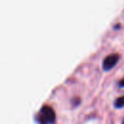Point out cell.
<instances>
[{"label":"cell","instance_id":"6da1fadb","mask_svg":"<svg viewBox=\"0 0 124 124\" xmlns=\"http://www.w3.org/2000/svg\"><path fill=\"white\" fill-rule=\"evenodd\" d=\"M35 119L38 124H53L55 122L56 116L54 110L49 106H43L38 114H36Z\"/></svg>","mask_w":124,"mask_h":124},{"label":"cell","instance_id":"7a4b0ae2","mask_svg":"<svg viewBox=\"0 0 124 124\" xmlns=\"http://www.w3.org/2000/svg\"><path fill=\"white\" fill-rule=\"evenodd\" d=\"M120 59V56L118 53H110L108 55H107L104 60H103V63H102V68L104 71L108 72V71H110L119 61Z\"/></svg>","mask_w":124,"mask_h":124},{"label":"cell","instance_id":"3957f363","mask_svg":"<svg viewBox=\"0 0 124 124\" xmlns=\"http://www.w3.org/2000/svg\"><path fill=\"white\" fill-rule=\"evenodd\" d=\"M124 107V96L118 97L115 101H114V108H121Z\"/></svg>","mask_w":124,"mask_h":124},{"label":"cell","instance_id":"277c9868","mask_svg":"<svg viewBox=\"0 0 124 124\" xmlns=\"http://www.w3.org/2000/svg\"><path fill=\"white\" fill-rule=\"evenodd\" d=\"M118 86H119L120 88H123V87H124V78H122L121 80L118 81Z\"/></svg>","mask_w":124,"mask_h":124},{"label":"cell","instance_id":"5b68a950","mask_svg":"<svg viewBox=\"0 0 124 124\" xmlns=\"http://www.w3.org/2000/svg\"><path fill=\"white\" fill-rule=\"evenodd\" d=\"M122 124H124V119H123V121H122Z\"/></svg>","mask_w":124,"mask_h":124}]
</instances>
